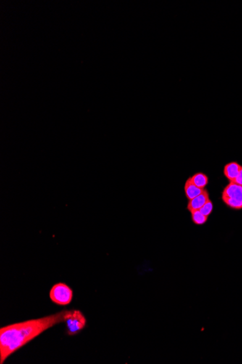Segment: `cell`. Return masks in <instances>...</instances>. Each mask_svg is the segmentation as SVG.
I'll return each instance as SVG.
<instances>
[{
	"instance_id": "1",
	"label": "cell",
	"mask_w": 242,
	"mask_h": 364,
	"mask_svg": "<svg viewBox=\"0 0 242 364\" xmlns=\"http://www.w3.org/2000/svg\"><path fill=\"white\" fill-rule=\"evenodd\" d=\"M72 310L62 311L43 317L12 323L0 328V363L29 342L58 323L64 322Z\"/></svg>"
},
{
	"instance_id": "2",
	"label": "cell",
	"mask_w": 242,
	"mask_h": 364,
	"mask_svg": "<svg viewBox=\"0 0 242 364\" xmlns=\"http://www.w3.org/2000/svg\"><path fill=\"white\" fill-rule=\"evenodd\" d=\"M222 200L229 208L242 209V186L230 182L222 191Z\"/></svg>"
},
{
	"instance_id": "3",
	"label": "cell",
	"mask_w": 242,
	"mask_h": 364,
	"mask_svg": "<svg viewBox=\"0 0 242 364\" xmlns=\"http://www.w3.org/2000/svg\"><path fill=\"white\" fill-rule=\"evenodd\" d=\"M74 292L70 286L64 283H58L52 287L50 297L54 303L59 305H67L72 302Z\"/></svg>"
},
{
	"instance_id": "4",
	"label": "cell",
	"mask_w": 242,
	"mask_h": 364,
	"mask_svg": "<svg viewBox=\"0 0 242 364\" xmlns=\"http://www.w3.org/2000/svg\"><path fill=\"white\" fill-rule=\"evenodd\" d=\"M66 324V333L70 336L78 334L85 328L86 319L82 311L72 310V313L64 320Z\"/></svg>"
},
{
	"instance_id": "5",
	"label": "cell",
	"mask_w": 242,
	"mask_h": 364,
	"mask_svg": "<svg viewBox=\"0 0 242 364\" xmlns=\"http://www.w3.org/2000/svg\"><path fill=\"white\" fill-rule=\"evenodd\" d=\"M209 199V193L206 189H204V191L199 196L194 198L192 200H188V204H187V209L190 212L195 210H200Z\"/></svg>"
},
{
	"instance_id": "6",
	"label": "cell",
	"mask_w": 242,
	"mask_h": 364,
	"mask_svg": "<svg viewBox=\"0 0 242 364\" xmlns=\"http://www.w3.org/2000/svg\"><path fill=\"white\" fill-rule=\"evenodd\" d=\"M241 167L242 165H240L238 162H229V163L226 164L225 167H224V175L226 177L229 181L234 182V180L236 178Z\"/></svg>"
},
{
	"instance_id": "7",
	"label": "cell",
	"mask_w": 242,
	"mask_h": 364,
	"mask_svg": "<svg viewBox=\"0 0 242 364\" xmlns=\"http://www.w3.org/2000/svg\"><path fill=\"white\" fill-rule=\"evenodd\" d=\"M206 188H200L199 187L195 186L194 184L192 182L191 179L188 178V180L186 182L184 186V191L186 193V196L188 200H192L194 198L196 197L199 196L204 191Z\"/></svg>"
},
{
	"instance_id": "8",
	"label": "cell",
	"mask_w": 242,
	"mask_h": 364,
	"mask_svg": "<svg viewBox=\"0 0 242 364\" xmlns=\"http://www.w3.org/2000/svg\"><path fill=\"white\" fill-rule=\"evenodd\" d=\"M190 179L195 186L199 187L200 188H204L208 184V176L202 172L194 174Z\"/></svg>"
},
{
	"instance_id": "9",
	"label": "cell",
	"mask_w": 242,
	"mask_h": 364,
	"mask_svg": "<svg viewBox=\"0 0 242 364\" xmlns=\"http://www.w3.org/2000/svg\"><path fill=\"white\" fill-rule=\"evenodd\" d=\"M192 220L196 225H203L208 221V217L202 214L200 210H195L191 212Z\"/></svg>"
},
{
	"instance_id": "10",
	"label": "cell",
	"mask_w": 242,
	"mask_h": 364,
	"mask_svg": "<svg viewBox=\"0 0 242 364\" xmlns=\"http://www.w3.org/2000/svg\"><path fill=\"white\" fill-rule=\"evenodd\" d=\"M212 209H214V204H212V202L210 199H209L204 204V205L200 209V211L203 215L206 216V217H209L210 215L212 213Z\"/></svg>"
},
{
	"instance_id": "11",
	"label": "cell",
	"mask_w": 242,
	"mask_h": 364,
	"mask_svg": "<svg viewBox=\"0 0 242 364\" xmlns=\"http://www.w3.org/2000/svg\"><path fill=\"white\" fill-rule=\"evenodd\" d=\"M233 183H236V184L240 185V186H242V166L241 167V168H240V172H238L236 178L235 180H234Z\"/></svg>"
}]
</instances>
